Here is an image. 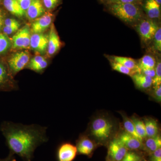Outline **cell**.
Instances as JSON below:
<instances>
[{"instance_id":"obj_1","label":"cell","mask_w":161,"mask_h":161,"mask_svg":"<svg viewBox=\"0 0 161 161\" xmlns=\"http://www.w3.org/2000/svg\"><path fill=\"white\" fill-rule=\"evenodd\" d=\"M47 129L37 124L23 125L9 121H4L0 125L9 153L23 161H31L37 148L48 142Z\"/></svg>"},{"instance_id":"obj_2","label":"cell","mask_w":161,"mask_h":161,"mask_svg":"<svg viewBox=\"0 0 161 161\" xmlns=\"http://www.w3.org/2000/svg\"><path fill=\"white\" fill-rule=\"evenodd\" d=\"M110 10L112 14L129 24L140 21L142 15L138 5L133 3H112Z\"/></svg>"},{"instance_id":"obj_3","label":"cell","mask_w":161,"mask_h":161,"mask_svg":"<svg viewBox=\"0 0 161 161\" xmlns=\"http://www.w3.org/2000/svg\"><path fill=\"white\" fill-rule=\"evenodd\" d=\"M113 125L112 122L105 117L95 119L92 122L91 132L92 135L100 142H105L112 135Z\"/></svg>"},{"instance_id":"obj_4","label":"cell","mask_w":161,"mask_h":161,"mask_svg":"<svg viewBox=\"0 0 161 161\" xmlns=\"http://www.w3.org/2000/svg\"><path fill=\"white\" fill-rule=\"evenodd\" d=\"M29 52L22 51L13 54L9 57L6 63L13 76L16 75L28 64L30 61Z\"/></svg>"},{"instance_id":"obj_5","label":"cell","mask_w":161,"mask_h":161,"mask_svg":"<svg viewBox=\"0 0 161 161\" xmlns=\"http://www.w3.org/2000/svg\"><path fill=\"white\" fill-rule=\"evenodd\" d=\"M31 30L26 25L18 31L12 38V47L14 49H27L30 47Z\"/></svg>"},{"instance_id":"obj_6","label":"cell","mask_w":161,"mask_h":161,"mask_svg":"<svg viewBox=\"0 0 161 161\" xmlns=\"http://www.w3.org/2000/svg\"><path fill=\"white\" fill-rule=\"evenodd\" d=\"M158 27L154 21L151 19H147L140 22L137 29L142 41L145 43H148L153 40Z\"/></svg>"},{"instance_id":"obj_7","label":"cell","mask_w":161,"mask_h":161,"mask_svg":"<svg viewBox=\"0 0 161 161\" xmlns=\"http://www.w3.org/2000/svg\"><path fill=\"white\" fill-rule=\"evenodd\" d=\"M16 88L13 76L10 74L6 62L0 58V92L12 91Z\"/></svg>"},{"instance_id":"obj_8","label":"cell","mask_w":161,"mask_h":161,"mask_svg":"<svg viewBox=\"0 0 161 161\" xmlns=\"http://www.w3.org/2000/svg\"><path fill=\"white\" fill-rule=\"evenodd\" d=\"M128 151L119 139H114L109 144L107 159L110 161H122Z\"/></svg>"},{"instance_id":"obj_9","label":"cell","mask_w":161,"mask_h":161,"mask_svg":"<svg viewBox=\"0 0 161 161\" xmlns=\"http://www.w3.org/2000/svg\"><path fill=\"white\" fill-rule=\"evenodd\" d=\"M78 154L76 146L70 142L60 144L57 151L58 161H73Z\"/></svg>"},{"instance_id":"obj_10","label":"cell","mask_w":161,"mask_h":161,"mask_svg":"<svg viewBox=\"0 0 161 161\" xmlns=\"http://www.w3.org/2000/svg\"><path fill=\"white\" fill-rule=\"evenodd\" d=\"M48 36L43 33H33L31 36L30 47L34 51L43 54L47 51Z\"/></svg>"},{"instance_id":"obj_11","label":"cell","mask_w":161,"mask_h":161,"mask_svg":"<svg viewBox=\"0 0 161 161\" xmlns=\"http://www.w3.org/2000/svg\"><path fill=\"white\" fill-rule=\"evenodd\" d=\"M53 18L52 14L47 13L36 19L31 24V32L33 33H43L51 26Z\"/></svg>"},{"instance_id":"obj_12","label":"cell","mask_w":161,"mask_h":161,"mask_svg":"<svg viewBox=\"0 0 161 161\" xmlns=\"http://www.w3.org/2000/svg\"><path fill=\"white\" fill-rule=\"evenodd\" d=\"M78 154L86 155L88 157L92 156L95 151L96 146L94 142L86 136H80L76 142Z\"/></svg>"},{"instance_id":"obj_13","label":"cell","mask_w":161,"mask_h":161,"mask_svg":"<svg viewBox=\"0 0 161 161\" xmlns=\"http://www.w3.org/2000/svg\"><path fill=\"white\" fill-rule=\"evenodd\" d=\"M118 138L129 150L133 151L143 149V141L126 132L121 134Z\"/></svg>"},{"instance_id":"obj_14","label":"cell","mask_w":161,"mask_h":161,"mask_svg":"<svg viewBox=\"0 0 161 161\" xmlns=\"http://www.w3.org/2000/svg\"><path fill=\"white\" fill-rule=\"evenodd\" d=\"M61 43L60 38L57 33L53 24L51 26L50 31L48 36L47 43V53L52 56L56 54L60 49Z\"/></svg>"},{"instance_id":"obj_15","label":"cell","mask_w":161,"mask_h":161,"mask_svg":"<svg viewBox=\"0 0 161 161\" xmlns=\"http://www.w3.org/2000/svg\"><path fill=\"white\" fill-rule=\"evenodd\" d=\"M45 10L41 0H31L26 11V17L30 20H34L45 14Z\"/></svg>"},{"instance_id":"obj_16","label":"cell","mask_w":161,"mask_h":161,"mask_svg":"<svg viewBox=\"0 0 161 161\" xmlns=\"http://www.w3.org/2000/svg\"><path fill=\"white\" fill-rule=\"evenodd\" d=\"M3 8L12 14L18 17H22L26 14L17 0H3L2 3Z\"/></svg>"},{"instance_id":"obj_17","label":"cell","mask_w":161,"mask_h":161,"mask_svg":"<svg viewBox=\"0 0 161 161\" xmlns=\"http://www.w3.org/2000/svg\"><path fill=\"white\" fill-rule=\"evenodd\" d=\"M47 65L48 63L45 58L40 55H37L30 60L27 68L37 73H41L47 67Z\"/></svg>"},{"instance_id":"obj_18","label":"cell","mask_w":161,"mask_h":161,"mask_svg":"<svg viewBox=\"0 0 161 161\" xmlns=\"http://www.w3.org/2000/svg\"><path fill=\"white\" fill-rule=\"evenodd\" d=\"M131 77L136 85L141 89L149 88L153 85V78L144 74L136 73Z\"/></svg>"},{"instance_id":"obj_19","label":"cell","mask_w":161,"mask_h":161,"mask_svg":"<svg viewBox=\"0 0 161 161\" xmlns=\"http://www.w3.org/2000/svg\"><path fill=\"white\" fill-rule=\"evenodd\" d=\"M160 5L155 0H147L145 8L146 12L150 19H158L160 16Z\"/></svg>"},{"instance_id":"obj_20","label":"cell","mask_w":161,"mask_h":161,"mask_svg":"<svg viewBox=\"0 0 161 161\" xmlns=\"http://www.w3.org/2000/svg\"><path fill=\"white\" fill-rule=\"evenodd\" d=\"M110 60L120 64L130 69L135 70L136 73H139L137 63L134 59L126 57H119V56H109Z\"/></svg>"},{"instance_id":"obj_21","label":"cell","mask_w":161,"mask_h":161,"mask_svg":"<svg viewBox=\"0 0 161 161\" xmlns=\"http://www.w3.org/2000/svg\"><path fill=\"white\" fill-rule=\"evenodd\" d=\"M160 148H161V138L159 135L154 137H148L145 144H143V149L150 155Z\"/></svg>"},{"instance_id":"obj_22","label":"cell","mask_w":161,"mask_h":161,"mask_svg":"<svg viewBox=\"0 0 161 161\" xmlns=\"http://www.w3.org/2000/svg\"><path fill=\"white\" fill-rule=\"evenodd\" d=\"M147 136L154 137L158 135V126L157 122L153 119H146L144 121Z\"/></svg>"},{"instance_id":"obj_23","label":"cell","mask_w":161,"mask_h":161,"mask_svg":"<svg viewBox=\"0 0 161 161\" xmlns=\"http://www.w3.org/2000/svg\"><path fill=\"white\" fill-rule=\"evenodd\" d=\"M156 62L155 58L150 55H146L143 56L137 63L139 73L141 69H155Z\"/></svg>"},{"instance_id":"obj_24","label":"cell","mask_w":161,"mask_h":161,"mask_svg":"<svg viewBox=\"0 0 161 161\" xmlns=\"http://www.w3.org/2000/svg\"><path fill=\"white\" fill-rule=\"evenodd\" d=\"M11 47V41L9 37L0 32V57L6 54Z\"/></svg>"},{"instance_id":"obj_25","label":"cell","mask_w":161,"mask_h":161,"mask_svg":"<svg viewBox=\"0 0 161 161\" xmlns=\"http://www.w3.org/2000/svg\"><path fill=\"white\" fill-rule=\"evenodd\" d=\"M131 119L134 124L136 131L139 136L143 140L144 139L147 137L146 127H145L144 122L139 119L136 118L135 117H132Z\"/></svg>"},{"instance_id":"obj_26","label":"cell","mask_w":161,"mask_h":161,"mask_svg":"<svg viewBox=\"0 0 161 161\" xmlns=\"http://www.w3.org/2000/svg\"><path fill=\"white\" fill-rule=\"evenodd\" d=\"M123 119L124 128H125L126 132L133 136L136 138H138L140 140L143 141V140L139 136L138 134L136 131L135 126L131 119H129L128 117L124 116Z\"/></svg>"},{"instance_id":"obj_27","label":"cell","mask_w":161,"mask_h":161,"mask_svg":"<svg viewBox=\"0 0 161 161\" xmlns=\"http://www.w3.org/2000/svg\"><path fill=\"white\" fill-rule=\"evenodd\" d=\"M111 61V65L112 66V69L116 71L119 72L125 75H129V76L132 77V75L136 74V72L135 70L130 69L124 65H122L120 64L116 63L114 61Z\"/></svg>"},{"instance_id":"obj_28","label":"cell","mask_w":161,"mask_h":161,"mask_svg":"<svg viewBox=\"0 0 161 161\" xmlns=\"http://www.w3.org/2000/svg\"><path fill=\"white\" fill-rule=\"evenodd\" d=\"M155 75L153 78V85L154 87L161 85V63L158 61L155 66Z\"/></svg>"},{"instance_id":"obj_29","label":"cell","mask_w":161,"mask_h":161,"mask_svg":"<svg viewBox=\"0 0 161 161\" xmlns=\"http://www.w3.org/2000/svg\"><path fill=\"white\" fill-rule=\"evenodd\" d=\"M153 39V44L156 50L158 52L161 51V28L159 27Z\"/></svg>"},{"instance_id":"obj_30","label":"cell","mask_w":161,"mask_h":161,"mask_svg":"<svg viewBox=\"0 0 161 161\" xmlns=\"http://www.w3.org/2000/svg\"><path fill=\"white\" fill-rule=\"evenodd\" d=\"M142 156L138 153L132 151H128L122 161H140Z\"/></svg>"},{"instance_id":"obj_31","label":"cell","mask_w":161,"mask_h":161,"mask_svg":"<svg viewBox=\"0 0 161 161\" xmlns=\"http://www.w3.org/2000/svg\"><path fill=\"white\" fill-rule=\"evenodd\" d=\"M20 26L21 24L14 26H3L2 32L9 36L10 35L14 34L19 29Z\"/></svg>"},{"instance_id":"obj_32","label":"cell","mask_w":161,"mask_h":161,"mask_svg":"<svg viewBox=\"0 0 161 161\" xmlns=\"http://www.w3.org/2000/svg\"><path fill=\"white\" fill-rule=\"evenodd\" d=\"M42 1L43 6L47 9H52L57 6L59 0H42Z\"/></svg>"},{"instance_id":"obj_33","label":"cell","mask_w":161,"mask_h":161,"mask_svg":"<svg viewBox=\"0 0 161 161\" xmlns=\"http://www.w3.org/2000/svg\"><path fill=\"white\" fill-rule=\"evenodd\" d=\"M20 24L19 22L14 18H6L4 20L3 26H15Z\"/></svg>"},{"instance_id":"obj_34","label":"cell","mask_w":161,"mask_h":161,"mask_svg":"<svg viewBox=\"0 0 161 161\" xmlns=\"http://www.w3.org/2000/svg\"><path fill=\"white\" fill-rule=\"evenodd\" d=\"M150 161H161V148L150 154Z\"/></svg>"},{"instance_id":"obj_35","label":"cell","mask_w":161,"mask_h":161,"mask_svg":"<svg viewBox=\"0 0 161 161\" xmlns=\"http://www.w3.org/2000/svg\"><path fill=\"white\" fill-rule=\"evenodd\" d=\"M153 97L158 102L161 101V85L154 87L153 92Z\"/></svg>"},{"instance_id":"obj_36","label":"cell","mask_w":161,"mask_h":161,"mask_svg":"<svg viewBox=\"0 0 161 161\" xmlns=\"http://www.w3.org/2000/svg\"><path fill=\"white\" fill-rule=\"evenodd\" d=\"M140 73L149 76L152 78L154 77L155 75V69H141Z\"/></svg>"},{"instance_id":"obj_37","label":"cell","mask_w":161,"mask_h":161,"mask_svg":"<svg viewBox=\"0 0 161 161\" xmlns=\"http://www.w3.org/2000/svg\"><path fill=\"white\" fill-rule=\"evenodd\" d=\"M6 17V12L4 10V8L0 6V32H2L3 25H4V20Z\"/></svg>"},{"instance_id":"obj_38","label":"cell","mask_w":161,"mask_h":161,"mask_svg":"<svg viewBox=\"0 0 161 161\" xmlns=\"http://www.w3.org/2000/svg\"><path fill=\"white\" fill-rule=\"evenodd\" d=\"M112 3H133L137 4L140 3L141 0H108Z\"/></svg>"},{"instance_id":"obj_39","label":"cell","mask_w":161,"mask_h":161,"mask_svg":"<svg viewBox=\"0 0 161 161\" xmlns=\"http://www.w3.org/2000/svg\"><path fill=\"white\" fill-rule=\"evenodd\" d=\"M17 1L25 12L28 9L31 2V0H17Z\"/></svg>"},{"instance_id":"obj_40","label":"cell","mask_w":161,"mask_h":161,"mask_svg":"<svg viewBox=\"0 0 161 161\" xmlns=\"http://www.w3.org/2000/svg\"><path fill=\"white\" fill-rule=\"evenodd\" d=\"M0 161H17L14 154L9 153L8 155L4 158H0Z\"/></svg>"},{"instance_id":"obj_41","label":"cell","mask_w":161,"mask_h":161,"mask_svg":"<svg viewBox=\"0 0 161 161\" xmlns=\"http://www.w3.org/2000/svg\"><path fill=\"white\" fill-rule=\"evenodd\" d=\"M155 1H156V2H157V3H158L159 5H161V0H155Z\"/></svg>"},{"instance_id":"obj_42","label":"cell","mask_w":161,"mask_h":161,"mask_svg":"<svg viewBox=\"0 0 161 161\" xmlns=\"http://www.w3.org/2000/svg\"><path fill=\"white\" fill-rule=\"evenodd\" d=\"M3 0H0V4H2V2H3Z\"/></svg>"},{"instance_id":"obj_43","label":"cell","mask_w":161,"mask_h":161,"mask_svg":"<svg viewBox=\"0 0 161 161\" xmlns=\"http://www.w3.org/2000/svg\"><path fill=\"white\" fill-rule=\"evenodd\" d=\"M140 161H147L146 160H145V159H142V160Z\"/></svg>"},{"instance_id":"obj_44","label":"cell","mask_w":161,"mask_h":161,"mask_svg":"<svg viewBox=\"0 0 161 161\" xmlns=\"http://www.w3.org/2000/svg\"><path fill=\"white\" fill-rule=\"evenodd\" d=\"M110 161L108 160L107 159V161Z\"/></svg>"}]
</instances>
